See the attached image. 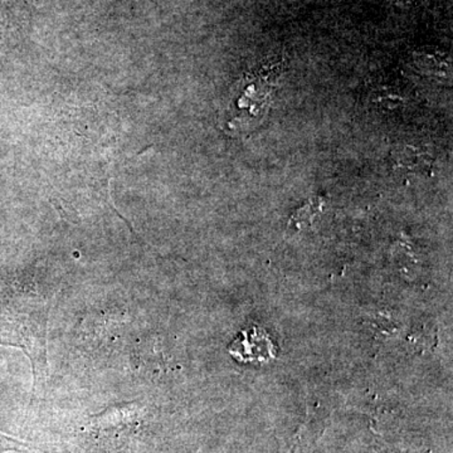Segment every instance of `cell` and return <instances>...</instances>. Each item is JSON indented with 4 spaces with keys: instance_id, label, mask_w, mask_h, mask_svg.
<instances>
[{
    "instance_id": "obj_2",
    "label": "cell",
    "mask_w": 453,
    "mask_h": 453,
    "mask_svg": "<svg viewBox=\"0 0 453 453\" xmlns=\"http://www.w3.org/2000/svg\"><path fill=\"white\" fill-rule=\"evenodd\" d=\"M228 350L234 359L244 363H266L276 357V347L273 340L258 326L244 330L242 339L235 340Z\"/></svg>"
},
{
    "instance_id": "obj_1",
    "label": "cell",
    "mask_w": 453,
    "mask_h": 453,
    "mask_svg": "<svg viewBox=\"0 0 453 453\" xmlns=\"http://www.w3.org/2000/svg\"><path fill=\"white\" fill-rule=\"evenodd\" d=\"M47 303L23 295L0 308V344L22 349L31 359L35 383L47 372Z\"/></svg>"
}]
</instances>
